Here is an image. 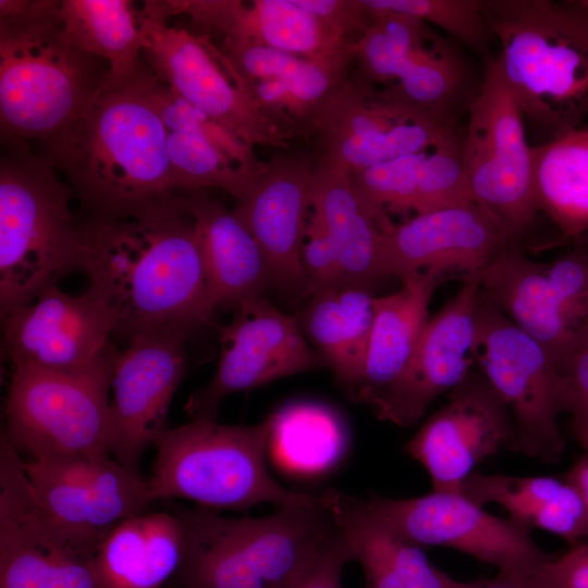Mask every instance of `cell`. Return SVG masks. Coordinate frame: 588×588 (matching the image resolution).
Instances as JSON below:
<instances>
[{
	"label": "cell",
	"mask_w": 588,
	"mask_h": 588,
	"mask_svg": "<svg viewBox=\"0 0 588 588\" xmlns=\"http://www.w3.org/2000/svg\"><path fill=\"white\" fill-rule=\"evenodd\" d=\"M83 222L81 271L111 310L115 335L128 341L212 323L216 309L185 194L132 217Z\"/></svg>",
	"instance_id": "obj_1"
},
{
	"label": "cell",
	"mask_w": 588,
	"mask_h": 588,
	"mask_svg": "<svg viewBox=\"0 0 588 588\" xmlns=\"http://www.w3.org/2000/svg\"><path fill=\"white\" fill-rule=\"evenodd\" d=\"M475 363L510 412L507 450L556 462L565 448L559 417L571 409V392L553 355L518 328L480 291L476 310Z\"/></svg>",
	"instance_id": "obj_9"
},
{
	"label": "cell",
	"mask_w": 588,
	"mask_h": 588,
	"mask_svg": "<svg viewBox=\"0 0 588 588\" xmlns=\"http://www.w3.org/2000/svg\"><path fill=\"white\" fill-rule=\"evenodd\" d=\"M304 295L346 283L335 247L319 219L310 212L301 250ZM348 283V282H347Z\"/></svg>",
	"instance_id": "obj_39"
},
{
	"label": "cell",
	"mask_w": 588,
	"mask_h": 588,
	"mask_svg": "<svg viewBox=\"0 0 588 588\" xmlns=\"http://www.w3.org/2000/svg\"><path fill=\"white\" fill-rule=\"evenodd\" d=\"M512 433L504 402L480 372L470 371L405 450L428 471L433 490L458 492L480 462L507 448Z\"/></svg>",
	"instance_id": "obj_22"
},
{
	"label": "cell",
	"mask_w": 588,
	"mask_h": 588,
	"mask_svg": "<svg viewBox=\"0 0 588 588\" xmlns=\"http://www.w3.org/2000/svg\"><path fill=\"white\" fill-rule=\"evenodd\" d=\"M185 538L181 588H295L341 535L322 494L261 517L177 510Z\"/></svg>",
	"instance_id": "obj_4"
},
{
	"label": "cell",
	"mask_w": 588,
	"mask_h": 588,
	"mask_svg": "<svg viewBox=\"0 0 588 588\" xmlns=\"http://www.w3.org/2000/svg\"><path fill=\"white\" fill-rule=\"evenodd\" d=\"M270 429L269 418L253 426L193 419L168 428L154 445L156 457L147 478L152 495L237 511L264 503L285 507L316 502L320 495L286 489L268 471Z\"/></svg>",
	"instance_id": "obj_7"
},
{
	"label": "cell",
	"mask_w": 588,
	"mask_h": 588,
	"mask_svg": "<svg viewBox=\"0 0 588 588\" xmlns=\"http://www.w3.org/2000/svg\"><path fill=\"white\" fill-rule=\"evenodd\" d=\"M191 332L162 329L137 334L119 353L109 405V454L139 471L145 452L167 430L173 396L186 367Z\"/></svg>",
	"instance_id": "obj_18"
},
{
	"label": "cell",
	"mask_w": 588,
	"mask_h": 588,
	"mask_svg": "<svg viewBox=\"0 0 588 588\" xmlns=\"http://www.w3.org/2000/svg\"><path fill=\"white\" fill-rule=\"evenodd\" d=\"M575 2L588 13V0H580Z\"/></svg>",
	"instance_id": "obj_48"
},
{
	"label": "cell",
	"mask_w": 588,
	"mask_h": 588,
	"mask_svg": "<svg viewBox=\"0 0 588 588\" xmlns=\"http://www.w3.org/2000/svg\"><path fill=\"white\" fill-rule=\"evenodd\" d=\"M139 12L143 58L159 81L252 147L289 148V139L208 37L171 24L167 1H145Z\"/></svg>",
	"instance_id": "obj_10"
},
{
	"label": "cell",
	"mask_w": 588,
	"mask_h": 588,
	"mask_svg": "<svg viewBox=\"0 0 588 588\" xmlns=\"http://www.w3.org/2000/svg\"><path fill=\"white\" fill-rule=\"evenodd\" d=\"M334 33L356 44L371 25L369 9L363 0H296Z\"/></svg>",
	"instance_id": "obj_42"
},
{
	"label": "cell",
	"mask_w": 588,
	"mask_h": 588,
	"mask_svg": "<svg viewBox=\"0 0 588 588\" xmlns=\"http://www.w3.org/2000/svg\"><path fill=\"white\" fill-rule=\"evenodd\" d=\"M1 320V351L10 367L81 371L105 355L114 334L111 310L89 289L73 296L50 287Z\"/></svg>",
	"instance_id": "obj_20"
},
{
	"label": "cell",
	"mask_w": 588,
	"mask_h": 588,
	"mask_svg": "<svg viewBox=\"0 0 588 588\" xmlns=\"http://www.w3.org/2000/svg\"><path fill=\"white\" fill-rule=\"evenodd\" d=\"M463 133L351 174L353 188L380 230L388 211L427 213L473 201L462 159Z\"/></svg>",
	"instance_id": "obj_27"
},
{
	"label": "cell",
	"mask_w": 588,
	"mask_h": 588,
	"mask_svg": "<svg viewBox=\"0 0 588 588\" xmlns=\"http://www.w3.org/2000/svg\"><path fill=\"white\" fill-rule=\"evenodd\" d=\"M380 538L406 588H451L454 579L432 565L420 546L393 532L375 516Z\"/></svg>",
	"instance_id": "obj_41"
},
{
	"label": "cell",
	"mask_w": 588,
	"mask_h": 588,
	"mask_svg": "<svg viewBox=\"0 0 588 588\" xmlns=\"http://www.w3.org/2000/svg\"><path fill=\"white\" fill-rule=\"evenodd\" d=\"M440 281L417 274L403 280L397 292L376 297L365 368L350 394L354 401L369 404L401 375L429 321V303Z\"/></svg>",
	"instance_id": "obj_32"
},
{
	"label": "cell",
	"mask_w": 588,
	"mask_h": 588,
	"mask_svg": "<svg viewBox=\"0 0 588 588\" xmlns=\"http://www.w3.org/2000/svg\"><path fill=\"white\" fill-rule=\"evenodd\" d=\"M21 461L45 512L95 553L119 524L157 501L148 479L111 455Z\"/></svg>",
	"instance_id": "obj_16"
},
{
	"label": "cell",
	"mask_w": 588,
	"mask_h": 588,
	"mask_svg": "<svg viewBox=\"0 0 588 588\" xmlns=\"http://www.w3.org/2000/svg\"><path fill=\"white\" fill-rule=\"evenodd\" d=\"M356 65L369 84L391 86L413 105L452 118L463 66L427 23L405 14L383 16L360 40Z\"/></svg>",
	"instance_id": "obj_23"
},
{
	"label": "cell",
	"mask_w": 588,
	"mask_h": 588,
	"mask_svg": "<svg viewBox=\"0 0 588 588\" xmlns=\"http://www.w3.org/2000/svg\"><path fill=\"white\" fill-rule=\"evenodd\" d=\"M372 289L342 283L310 296L298 320L304 335L348 395L360 380L375 316Z\"/></svg>",
	"instance_id": "obj_31"
},
{
	"label": "cell",
	"mask_w": 588,
	"mask_h": 588,
	"mask_svg": "<svg viewBox=\"0 0 588 588\" xmlns=\"http://www.w3.org/2000/svg\"><path fill=\"white\" fill-rule=\"evenodd\" d=\"M495 58L525 118L548 140L588 118V13L575 1L488 0Z\"/></svg>",
	"instance_id": "obj_5"
},
{
	"label": "cell",
	"mask_w": 588,
	"mask_h": 588,
	"mask_svg": "<svg viewBox=\"0 0 588 588\" xmlns=\"http://www.w3.org/2000/svg\"><path fill=\"white\" fill-rule=\"evenodd\" d=\"M34 149L66 182L89 219L132 217L180 194L158 78L143 54L131 75L108 79L66 127Z\"/></svg>",
	"instance_id": "obj_2"
},
{
	"label": "cell",
	"mask_w": 588,
	"mask_h": 588,
	"mask_svg": "<svg viewBox=\"0 0 588 588\" xmlns=\"http://www.w3.org/2000/svg\"><path fill=\"white\" fill-rule=\"evenodd\" d=\"M564 480L571 483L579 494L588 514V455L579 458L564 475Z\"/></svg>",
	"instance_id": "obj_45"
},
{
	"label": "cell",
	"mask_w": 588,
	"mask_h": 588,
	"mask_svg": "<svg viewBox=\"0 0 588 588\" xmlns=\"http://www.w3.org/2000/svg\"><path fill=\"white\" fill-rule=\"evenodd\" d=\"M213 44L242 78H279L315 114L350 79V70L355 62V56L311 60L250 42L225 40Z\"/></svg>",
	"instance_id": "obj_36"
},
{
	"label": "cell",
	"mask_w": 588,
	"mask_h": 588,
	"mask_svg": "<svg viewBox=\"0 0 588 588\" xmlns=\"http://www.w3.org/2000/svg\"><path fill=\"white\" fill-rule=\"evenodd\" d=\"M176 8L194 32L215 42H250L311 60L355 56V44L296 0H188L177 1Z\"/></svg>",
	"instance_id": "obj_25"
},
{
	"label": "cell",
	"mask_w": 588,
	"mask_h": 588,
	"mask_svg": "<svg viewBox=\"0 0 588 588\" xmlns=\"http://www.w3.org/2000/svg\"><path fill=\"white\" fill-rule=\"evenodd\" d=\"M457 134L452 118L413 105L391 86L376 89L355 76L322 107L309 138L316 159L351 175Z\"/></svg>",
	"instance_id": "obj_12"
},
{
	"label": "cell",
	"mask_w": 588,
	"mask_h": 588,
	"mask_svg": "<svg viewBox=\"0 0 588 588\" xmlns=\"http://www.w3.org/2000/svg\"><path fill=\"white\" fill-rule=\"evenodd\" d=\"M479 293L478 275L465 277L457 293L429 318L401 375L369 403L379 419L412 427L439 395L469 375Z\"/></svg>",
	"instance_id": "obj_21"
},
{
	"label": "cell",
	"mask_w": 588,
	"mask_h": 588,
	"mask_svg": "<svg viewBox=\"0 0 588 588\" xmlns=\"http://www.w3.org/2000/svg\"><path fill=\"white\" fill-rule=\"evenodd\" d=\"M326 364L302 332L298 319L265 298L244 301L221 329L220 359L212 379L184 405L191 419H216L230 394L314 370Z\"/></svg>",
	"instance_id": "obj_17"
},
{
	"label": "cell",
	"mask_w": 588,
	"mask_h": 588,
	"mask_svg": "<svg viewBox=\"0 0 588 588\" xmlns=\"http://www.w3.org/2000/svg\"><path fill=\"white\" fill-rule=\"evenodd\" d=\"M184 550V528L175 512L132 516L105 538L94 555L100 588H163L176 578Z\"/></svg>",
	"instance_id": "obj_29"
},
{
	"label": "cell",
	"mask_w": 588,
	"mask_h": 588,
	"mask_svg": "<svg viewBox=\"0 0 588 588\" xmlns=\"http://www.w3.org/2000/svg\"><path fill=\"white\" fill-rule=\"evenodd\" d=\"M481 588H534L528 578L499 572L490 579H480Z\"/></svg>",
	"instance_id": "obj_46"
},
{
	"label": "cell",
	"mask_w": 588,
	"mask_h": 588,
	"mask_svg": "<svg viewBox=\"0 0 588 588\" xmlns=\"http://www.w3.org/2000/svg\"><path fill=\"white\" fill-rule=\"evenodd\" d=\"M478 280L481 293L555 360L588 324V243L547 262L511 244Z\"/></svg>",
	"instance_id": "obj_13"
},
{
	"label": "cell",
	"mask_w": 588,
	"mask_h": 588,
	"mask_svg": "<svg viewBox=\"0 0 588 588\" xmlns=\"http://www.w3.org/2000/svg\"><path fill=\"white\" fill-rule=\"evenodd\" d=\"M268 449L286 470L318 475L334 467L346 451V432L339 416L329 407L299 402L269 417Z\"/></svg>",
	"instance_id": "obj_37"
},
{
	"label": "cell",
	"mask_w": 588,
	"mask_h": 588,
	"mask_svg": "<svg viewBox=\"0 0 588 588\" xmlns=\"http://www.w3.org/2000/svg\"><path fill=\"white\" fill-rule=\"evenodd\" d=\"M109 76L105 60L69 38L59 1L0 0L1 142H48Z\"/></svg>",
	"instance_id": "obj_3"
},
{
	"label": "cell",
	"mask_w": 588,
	"mask_h": 588,
	"mask_svg": "<svg viewBox=\"0 0 588 588\" xmlns=\"http://www.w3.org/2000/svg\"><path fill=\"white\" fill-rule=\"evenodd\" d=\"M0 313L30 304L81 270L84 222L73 192L25 142H1Z\"/></svg>",
	"instance_id": "obj_6"
},
{
	"label": "cell",
	"mask_w": 588,
	"mask_h": 588,
	"mask_svg": "<svg viewBox=\"0 0 588 588\" xmlns=\"http://www.w3.org/2000/svg\"><path fill=\"white\" fill-rule=\"evenodd\" d=\"M458 492L480 506L499 504L512 519L555 534L569 546L588 539V514L575 488L564 479L473 471Z\"/></svg>",
	"instance_id": "obj_33"
},
{
	"label": "cell",
	"mask_w": 588,
	"mask_h": 588,
	"mask_svg": "<svg viewBox=\"0 0 588 588\" xmlns=\"http://www.w3.org/2000/svg\"><path fill=\"white\" fill-rule=\"evenodd\" d=\"M524 118L495 58H488L463 132V167L471 200L495 217L514 240L538 211L532 147Z\"/></svg>",
	"instance_id": "obj_11"
},
{
	"label": "cell",
	"mask_w": 588,
	"mask_h": 588,
	"mask_svg": "<svg viewBox=\"0 0 588 588\" xmlns=\"http://www.w3.org/2000/svg\"><path fill=\"white\" fill-rule=\"evenodd\" d=\"M112 344L91 367L73 372L13 366L1 438L28 461L97 457L108 452Z\"/></svg>",
	"instance_id": "obj_8"
},
{
	"label": "cell",
	"mask_w": 588,
	"mask_h": 588,
	"mask_svg": "<svg viewBox=\"0 0 588 588\" xmlns=\"http://www.w3.org/2000/svg\"><path fill=\"white\" fill-rule=\"evenodd\" d=\"M379 12L412 15L446 32L463 44L480 50L492 36L481 0H363Z\"/></svg>",
	"instance_id": "obj_38"
},
{
	"label": "cell",
	"mask_w": 588,
	"mask_h": 588,
	"mask_svg": "<svg viewBox=\"0 0 588 588\" xmlns=\"http://www.w3.org/2000/svg\"><path fill=\"white\" fill-rule=\"evenodd\" d=\"M215 309L260 297L273 278L256 240L233 210L205 191L185 193Z\"/></svg>",
	"instance_id": "obj_28"
},
{
	"label": "cell",
	"mask_w": 588,
	"mask_h": 588,
	"mask_svg": "<svg viewBox=\"0 0 588 588\" xmlns=\"http://www.w3.org/2000/svg\"><path fill=\"white\" fill-rule=\"evenodd\" d=\"M158 99L177 192L219 188L237 199L262 163L254 147L159 79Z\"/></svg>",
	"instance_id": "obj_26"
},
{
	"label": "cell",
	"mask_w": 588,
	"mask_h": 588,
	"mask_svg": "<svg viewBox=\"0 0 588 588\" xmlns=\"http://www.w3.org/2000/svg\"><path fill=\"white\" fill-rule=\"evenodd\" d=\"M352 560L353 547L342 529L341 535L323 551L295 588H341L344 566Z\"/></svg>",
	"instance_id": "obj_44"
},
{
	"label": "cell",
	"mask_w": 588,
	"mask_h": 588,
	"mask_svg": "<svg viewBox=\"0 0 588 588\" xmlns=\"http://www.w3.org/2000/svg\"><path fill=\"white\" fill-rule=\"evenodd\" d=\"M69 38L82 50L105 60L110 82L138 66L145 45L140 12L128 0H60Z\"/></svg>",
	"instance_id": "obj_35"
},
{
	"label": "cell",
	"mask_w": 588,
	"mask_h": 588,
	"mask_svg": "<svg viewBox=\"0 0 588 588\" xmlns=\"http://www.w3.org/2000/svg\"><path fill=\"white\" fill-rule=\"evenodd\" d=\"M571 392V427L588 455V324L556 359Z\"/></svg>",
	"instance_id": "obj_40"
},
{
	"label": "cell",
	"mask_w": 588,
	"mask_h": 588,
	"mask_svg": "<svg viewBox=\"0 0 588 588\" xmlns=\"http://www.w3.org/2000/svg\"><path fill=\"white\" fill-rule=\"evenodd\" d=\"M94 555L45 512L1 439L0 588H100Z\"/></svg>",
	"instance_id": "obj_15"
},
{
	"label": "cell",
	"mask_w": 588,
	"mask_h": 588,
	"mask_svg": "<svg viewBox=\"0 0 588 588\" xmlns=\"http://www.w3.org/2000/svg\"><path fill=\"white\" fill-rule=\"evenodd\" d=\"M534 192L543 211L567 237L588 232V127L532 147Z\"/></svg>",
	"instance_id": "obj_34"
},
{
	"label": "cell",
	"mask_w": 588,
	"mask_h": 588,
	"mask_svg": "<svg viewBox=\"0 0 588 588\" xmlns=\"http://www.w3.org/2000/svg\"><path fill=\"white\" fill-rule=\"evenodd\" d=\"M451 588H481V584L480 580L469 583L454 580Z\"/></svg>",
	"instance_id": "obj_47"
},
{
	"label": "cell",
	"mask_w": 588,
	"mask_h": 588,
	"mask_svg": "<svg viewBox=\"0 0 588 588\" xmlns=\"http://www.w3.org/2000/svg\"><path fill=\"white\" fill-rule=\"evenodd\" d=\"M310 207L335 247L346 282L372 289L385 278L380 226L359 200L345 170L316 159Z\"/></svg>",
	"instance_id": "obj_30"
},
{
	"label": "cell",
	"mask_w": 588,
	"mask_h": 588,
	"mask_svg": "<svg viewBox=\"0 0 588 588\" xmlns=\"http://www.w3.org/2000/svg\"><path fill=\"white\" fill-rule=\"evenodd\" d=\"M513 241L495 217L467 201L392 222L381 231V266L385 278L402 281L417 274L479 275Z\"/></svg>",
	"instance_id": "obj_19"
},
{
	"label": "cell",
	"mask_w": 588,
	"mask_h": 588,
	"mask_svg": "<svg viewBox=\"0 0 588 588\" xmlns=\"http://www.w3.org/2000/svg\"><path fill=\"white\" fill-rule=\"evenodd\" d=\"M528 580L534 588H588V539L551 556Z\"/></svg>",
	"instance_id": "obj_43"
},
{
	"label": "cell",
	"mask_w": 588,
	"mask_h": 588,
	"mask_svg": "<svg viewBox=\"0 0 588 588\" xmlns=\"http://www.w3.org/2000/svg\"><path fill=\"white\" fill-rule=\"evenodd\" d=\"M379 522L417 544L458 550L499 568L529 578L551 555L541 550L530 528L486 512L460 492L393 499L372 494L364 500Z\"/></svg>",
	"instance_id": "obj_14"
},
{
	"label": "cell",
	"mask_w": 588,
	"mask_h": 588,
	"mask_svg": "<svg viewBox=\"0 0 588 588\" xmlns=\"http://www.w3.org/2000/svg\"><path fill=\"white\" fill-rule=\"evenodd\" d=\"M314 152L277 149L262 161L233 211L271 269L273 285L304 295L301 250L310 217Z\"/></svg>",
	"instance_id": "obj_24"
}]
</instances>
